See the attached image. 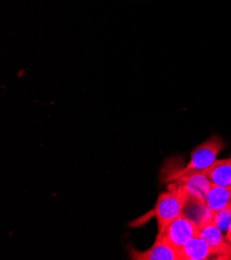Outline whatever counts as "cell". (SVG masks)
<instances>
[{
	"instance_id": "5b68a950",
	"label": "cell",
	"mask_w": 231,
	"mask_h": 260,
	"mask_svg": "<svg viewBox=\"0 0 231 260\" xmlns=\"http://www.w3.org/2000/svg\"><path fill=\"white\" fill-rule=\"evenodd\" d=\"M129 254L133 260H181L179 252L158 236L155 243L147 250L138 251L132 247Z\"/></svg>"
},
{
	"instance_id": "3957f363",
	"label": "cell",
	"mask_w": 231,
	"mask_h": 260,
	"mask_svg": "<svg viewBox=\"0 0 231 260\" xmlns=\"http://www.w3.org/2000/svg\"><path fill=\"white\" fill-rule=\"evenodd\" d=\"M198 227L188 217L182 214L173 220L165 229L163 240L178 252L193 238L197 237Z\"/></svg>"
},
{
	"instance_id": "8992f818",
	"label": "cell",
	"mask_w": 231,
	"mask_h": 260,
	"mask_svg": "<svg viewBox=\"0 0 231 260\" xmlns=\"http://www.w3.org/2000/svg\"><path fill=\"white\" fill-rule=\"evenodd\" d=\"M181 260H208L220 259L219 254L198 236L193 238L179 250Z\"/></svg>"
},
{
	"instance_id": "6da1fadb",
	"label": "cell",
	"mask_w": 231,
	"mask_h": 260,
	"mask_svg": "<svg viewBox=\"0 0 231 260\" xmlns=\"http://www.w3.org/2000/svg\"><path fill=\"white\" fill-rule=\"evenodd\" d=\"M224 147L225 144L222 138L217 135L211 136L209 139L194 148L191 153V161L184 168L177 169L176 171L170 172L169 175H167L166 181L171 183V181L182 179L197 173L208 174L209 170L217 160L218 154Z\"/></svg>"
},
{
	"instance_id": "52a82bcc",
	"label": "cell",
	"mask_w": 231,
	"mask_h": 260,
	"mask_svg": "<svg viewBox=\"0 0 231 260\" xmlns=\"http://www.w3.org/2000/svg\"><path fill=\"white\" fill-rule=\"evenodd\" d=\"M174 181L181 183L185 187L190 197H196V198H202V199H204L205 195H207V193L209 192L210 188L213 185L208 174L205 173L193 174Z\"/></svg>"
},
{
	"instance_id": "7a4b0ae2",
	"label": "cell",
	"mask_w": 231,
	"mask_h": 260,
	"mask_svg": "<svg viewBox=\"0 0 231 260\" xmlns=\"http://www.w3.org/2000/svg\"><path fill=\"white\" fill-rule=\"evenodd\" d=\"M189 197L185 187L178 181H171L168 191L159 195L153 210L158 222V237H162L167 226L183 214Z\"/></svg>"
},
{
	"instance_id": "9c48e42d",
	"label": "cell",
	"mask_w": 231,
	"mask_h": 260,
	"mask_svg": "<svg viewBox=\"0 0 231 260\" xmlns=\"http://www.w3.org/2000/svg\"><path fill=\"white\" fill-rule=\"evenodd\" d=\"M204 201L209 209L214 213L231 202V187L212 185L204 197Z\"/></svg>"
},
{
	"instance_id": "7c38bea8",
	"label": "cell",
	"mask_w": 231,
	"mask_h": 260,
	"mask_svg": "<svg viewBox=\"0 0 231 260\" xmlns=\"http://www.w3.org/2000/svg\"><path fill=\"white\" fill-rule=\"evenodd\" d=\"M226 240H227V242L229 243V245L231 246V224L229 225L228 230H227V232H226Z\"/></svg>"
},
{
	"instance_id": "8fae6325",
	"label": "cell",
	"mask_w": 231,
	"mask_h": 260,
	"mask_svg": "<svg viewBox=\"0 0 231 260\" xmlns=\"http://www.w3.org/2000/svg\"><path fill=\"white\" fill-rule=\"evenodd\" d=\"M213 220L215 224L221 229V231L226 235L228 227L231 224V202L223 207L222 210L214 212Z\"/></svg>"
},
{
	"instance_id": "ba28073f",
	"label": "cell",
	"mask_w": 231,
	"mask_h": 260,
	"mask_svg": "<svg viewBox=\"0 0 231 260\" xmlns=\"http://www.w3.org/2000/svg\"><path fill=\"white\" fill-rule=\"evenodd\" d=\"M183 214L193 221L197 227L213 217V212L205 204L204 199L196 197H189Z\"/></svg>"
},
{
	"instance_id": "277c9868",
	"label": "cell",
	"mask_w": 231,
	"mask_h": 260,
	"mask_svg": "<svg viewBox=\"0 0 231 260\" xmlns=\"http://www.w3.org/2000/svg\"><path fill=\"white\" fill-rule=\"evenodd\" d=\"M197 236L207 242L222 260L231 259V246L226 240V235L215 224L213 217L198 227Z\"/></svg>"
},
{
	"instance_id": "30bf717a",
	"label": "cell",
	"mask_w": 231,
	"mask_h": 260,
	"mask_svg": "<svg viewBox=\"0 0 231 260\" xmlns=\"http://www.w3.org/2000/svg\"><path fill=\"white\" fill-rule=\"evenodd\" d=\"M212 184L231 187V155L227 159L216 160L208 172Z\"/></svg>"
}]
</instances>
